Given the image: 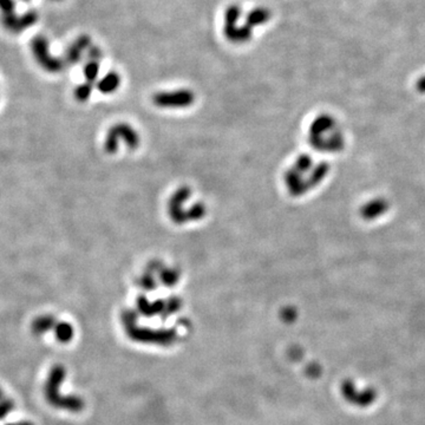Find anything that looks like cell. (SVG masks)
I'll return each instance as SVG.
<instances>
[{"label":"cell","instance_id":"obj_1","mask_svg":"<svg viewBox=\"0 0 425 425\" xmlns=\"http://www.w3.org/2000/svg\"><path fill=\"white\" fill-rule=\"evenodd\" d=\"M31 51L36 62L47 72H59L64 67V60L57 58L50 52V44L42 35L35 36L31 40Z\"/></svg>","mask_w":425,"mask_h":425},{"label":"cell","instance_id":"obj_2","mask_svg":"<svg viewBox=\"0 0 425 425\" xmlns=\"http://www.w3.org/2000/svg\"><path fill=\"white\" fill-rule=\"evenodd\" d=\"M39 16L35 10H30L23 15L18 16L17 13H12L9 16H2V25L4 29L13 35H19L26 31L27 29L36 25L38 22Z\"/></svg>","mask_w":425,"mask_h":425},{"label":"cell","instance_id":"obj_3","mask_svg":"<svg viewBox=\"0 0 425 425\" xmlns=\"http://www.w3.org/2000/svg\"><path fill=\"white\" fill-rule=\"evenodd\" d=\"M194 101V94L189 90H176L172 93H161L154 97V102L159 107L182 108L190 105Z\"/></svg>","mask_w":425,"mask_h":425},{"label":"cell","instance_id":"obj_4","mask_svg":"<svg viewBox=\"0 0 425 425\" xmlns=\"http://www.w3.org/2000/svg\"><path fill=\"white\" fill-rule=\"evenodd\" d=\"M91 46V39L89 36L81 35L78 37V38L74 40V42L71 44V45L67 47L65 51V63L69 64V65H72V64H76L80 62L81 54H83V51L88 50Z\"/></svg>","mask_w":425,"mask_h":425},{"label":"cell","instance_id":"obj_5","mask_svg":"<svg viewBox=\"0 0 425 425\" xmlns=\"http://www.w3.org/2000/svg\"><path fill=\"white\" fill-rule=\"evenodd\" d=\"M223 33L232 43H246L251 37V27L243 25H224Z\"/></svg>","mask_w":425,"mask_h":425},{"label":"cell","instance_id":"obj_6","mask_svg":"<svg viewBox=\"0 0 425 425\" xmlns=\"http://www.w3.org/2000/svg\"><path fill=\"white\" fill-rule=\"evenodd\" d=\"M271 13L266 9H254L246 17V25L249 27L259 26L261 24L267 23L270 20Z\"/></svg>","mask_w":425,"mask_h":425},{"label":"cell","instance_id":"obj_7","mask_svg":"<svg viewBox=\"0 0 425 425\" xmlns=\"http://www.w3.org/2000/svg\"><path fill=\"white\" fill-rule=\"evenodd\" d=\"M120 76L116 72H109L107 76H105L103 79H101L100 83H98V89L102 93L109 94L115 91L120 85Z\"/></svg>","mask_w":425,"mask_h":425},{"label":"cell","instance_id":"obj_8","mask_svg":"<svg viewBox=\"0 0 425 425\" xmlns=\"http://www.w3.org/2000/svg\"><path fill=\"white\" fill-rule=\"evenodd\" d=\"M241 8L237 5H230L224 11V25H236L241 17Z\"/></svg>","mask_w":425,"mask_h":425},{"label":"cell","instance_id":"obj_9","mask_svg":"<svg viewBox=\"0 0 425 425\" xmlns=\"http://www.w3.org/2000/svg\"><path fill=\"white\" fill-rule=\"evenodd\" d=\"M51 326H52V319L50 317H42L35 320L32 324V329L36 334H42V333L51 328Z\"/></svg>","mask_w":425,"mask_h":425},{"label":"cell","instance_id":"obj_10","mask_svg":"<svg viewBox=\"0 0 425 425\" xmlns=\"http://www.w3.org/2000/svg\"><path fill=\"white\" fill-rule=\"evenodd\" d=\"M98 72H100V65H98V62H95V60H90L89 63L85 64L84 66V76L87 78L88 81H95Z\"/></svg>","mask_w":425,"mask_h":425},{"label":"cell","instance_id":"obj_11","mask_svg":"<svg viewBox=\"0 0 425 425\" xmlns=\"http://www.w3.org/2000/svg\"><path fill=\"white\" fill-rule=\"evenodd\" d=\"M16 2L15 0H0V12L2 16H9L16 13Z\"/></svg>","mask_w":425,"mask_h":425},{"label":"cell","instance_id":"obj_12","mask_svg":"<svg viewBox=\"0 0 425 425\" xmlns=\"http://www.w3.org/2000/svg\"><path fill=\"white\" fill-rule=\"evenodd\" d=\"M13 407H15V403L12 399L3 398L0 400V419H4L13 410Z\"/></svg>","mask_w":425,"mask_h":425},{"label":"cell","instance_id":"obj_13","mask_svg":"<svg viewBox=\"0 0 425 425\" xmlns=\"http://www.w3.org/2000/svg\"><path fill=\"white\" fill-rule=\"evenodd\" d=\"M91 94V87L90 84H81L79 87L74 90V96H76L77 100L79 101H85L88 100Z\"/></svg>","mask_w":425,"mask_h":425},{"label":"cell","instance_id":"obj_14","mask_svg":"<svg viewBox=\"0 0 425 425\" xmlns=\"http://www.w3.org/2000/svg\"><path fill=\"white\" fill-rule=\"evenodd\" d=\"M57 336H58V339L60 342H67V340L70 339L71 334H72V332H71V328L69 325L66 324H60L59 327L57 328Z\"/></svg>","mask_w":425,"mask_h":425},{"label":"cell","instance_id":"obj_15","mask_svg":"<svg viewBox=\"0 0 425 425\" xmlns=\"http://www.w3.org/2000/svg\"><path fill=\"white\" fill-rule=\"evenodd\" d=\"M88 57H89L90 60L98 62V60L102 58V51L98 49L97 46L91 45L89 49H88Z\"/></svg>","mask_w":425,"mask_h":425},{"label":"cell","instance_id":"obj_16","mask_svg":"<svg viewBox=\"0 0 425 425\" xmlns=\"http://www.w3.org/2000/svg\"><path fill=\"white\" fill-rule=\"evenodd\" d=\"M3 399V391H2V389H0V400Z\"/></svg>","mask_w":425,"mask_h":425},{"label":"cell","instance_id":"obj_17","mask_svg":"<svg viewBox=\"0 0 425 425\" xmlns=\"http://www.w3.org/2000/svg\"><path fill=\"white\" fill-rule=\"evenodd\" d=\"M22 2H24V3H30V2H31V0H22Z\"/></svg>","mask_w":425,"mask_h":425},{"label":"cell","instance_id":"obj_18","mask_svg":"<svg viewBox=\"0 0 425 425\" xmlns=\"http://www.w3.org/2000/svg\"><path fill=\"white\" fill-rule=\"evenodd\" d=\"M52 2H62V0H52Z\"/></svg>","mask_w":425,"mask_h":425}]
</instances>
